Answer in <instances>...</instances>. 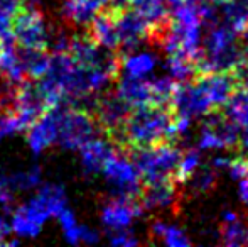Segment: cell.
<instances>
[{
	"instance_id": "cell-1",
	"label": "cell",
	"mask_w": 248,
	"mask_h": 247,
	"mask_svg": "<svg viewBox=\"0 0 248 247\" xmlns=\"http://www.w3.org/2000/svg\"><path fill=\"white\" fill-rule=\"evenodd\" d=\"M174 114L167 107L144 105L128 114L115 146L125 152L149 148L159 142L174 144Z\"/></svg>"
},
{
	"instance_id": "cell-2",
	"label": "cell",
	"mask_w": 248,
	"mask_h": 247,
	"mask_svg": "<svg viewBox=\"0 0 248 247\" xmlns=\"http://www.w3.org/2000/svg\"><path fill=\"white\" fill-rule=\"evenodd\" d=\"M238 31L219 20L208 27V33L202 37V56L196 63L198 73H219L232 71L247 54V48L240 44Z\"/></svg>"
},
{
	"instance_id": "cell-3",
	"label": "cell",
	"mask_w": 248,
	"mask_h": 247,
	"mask_svg": "<svg viewBox=\"0 0 248 247\" xmlns=\"http://www.w3.org/2000/svg\"><path fill=\"white\" fill-rule=\"evenodd\" d=\"M128 154L134 159L142 183L145 185V183L172 178L183 152L170 142H159L149 148L132 149Z\"/></svg>"
},
{
	"instance_id": "cell-4",
	"label": "cell",
	"mask_w": 248,
	"mask_h": 247,
	"mask_svg": "<svg viewBox=\"0 0 248 247\" xmlns=\"http://www.w3.org/2000/svg\"><path fill=\"white\" fill-rule=\"evenodd\" d=\"M51 31L44 14L37 7L22 5L12 17L10 36L16 44L24 49H47L49 51Z\"/></svg>"
},
{
	"instance_id": "cell-5",
	"label": "cell",
	"mask_w": 248,
	"mask_h": 247,
	"mask_svg": "<svg viewBox=\"0 0 248 247\" xmlns=\"http://www.w3.org/2000/svg\"><path fill=\"white\" fill-rule=\"evenodd\" d=\"M101 134L92 112L68 103L61 105L56 144L66 151H78L88 139Z\"/></svg>"
},
{
	"instance_id": "cell-6",
	"label": "cell",
	"mask_w": 248,
	"mask_h": 247,
	"mask_svg": "<svg viewBox=\"0 0 248 247\" xmlns=\"http://www.w3.org/2000/svg\"><path fill=\"white\" fill-rule=\"evenodd\" d=\"M101 175L110 188L111 197L137 198L144 186L134 159L130 158L128 152L122 149H117L107 159V163L101 168Z\"/></svg>"
},
{
	"instance_id": "cell-7",
	"label": "cell",
	"mask_w": 248,
	"mask_h": 247,
	"mask_svg": "<svg viewBox=\"0 0 248 247\" xmlns=\"http://www.w3.org/2000/svg\"><path fill=\"white\" fill-rule=\"evenodd\" d=\"M90 112L95 117L100 131L115 144L122 125L132 112V107L117 92L107 90L96 97Z\"/></svg>"
},
{
	"instance_id": "cell-8",
	"label": "cell",
	"mask_w": 248,
	"mask_h": 247,
	"mask_svg": "<svg viewBox=\"0 0 248 247\" xmlns=\"http://www.w3.org/2000/svg\"><path fill=\"white\" fill-rule=\"evenodd\" d=\"M10 215V231L17 239H34L41 234L43 225L51 218L46 205L37 198V195L31 197L26 203L14 208Z\"/></svg>"
},
{
	"instance_id": "cell-9",
	"label": "cell",
	"mask_w": 248,
	"mask_h": 247,
	"mask_svg": "<svg viewBox=\"0 0 248 247\" xmlns=\"http://www.w3.org/2000/svg\"><path fill=\"white\" fill-rule=\"evenodd\" d=\"M115 12V26L118 34V51L122 54L132 53L140 48L142 43L147 41L150 36V26L130 7H125Z\"/></svg>"
},
{
	"instance_id": "cell-10",
	"label": "cell",
	"mask_w": 248,
	"mask_h": 247,
	"mask_svg": "<svg viewBox=\"0 0 248 247\" xmlns=\"http://www.w3.org/2000/svg\"><path fill=\"white\" fill-rule=\"evenodd\" d=\"M145 214L137 198L110 197L103 203L100 212V220L107 232L130 229L137 218Z\"/></svg>"
},
{
	"instance_id": "cell-11",
	"label": "cell",
	"mask_w": 248,
	"mask_h": 247,
	"mask_svg": "<svg viewBox=\"0 0 248 247\" xmlns=\"http://www.w3.org/2000/svg\"><path fill=\"white\" fill-rule=\"evenodd\" d=\"M174 115H184L189 119L206 115L213 110V105L198 82H183L177 83L169 103Z\"/></svg>"
},
{
	"instance_id": "cell-12",
	"label": "cell",
	"mask_w": 248,
	"mask_h": 247,
	"mask_svg": "<svg viewBox=\"0 0 248 247\" xmlns=\"http://www.w3.org/2000/svg\"><path fill=\"white\" fill-rule=\"evenodd\" d=\"M47 109H49V107H47L46 100H44L43 93H41L39 86H37L36 80L27 78L17 86L12 112L16 114L19 122L22 124L24 131H26L41 114L46 112Z\"/></svg>"
},
{
	"instance_id": "cell-13",
	"label": "cell",
	"mask_w": 248,
	"mask_h": 247,
	"mask_svg": "<svg viewBox=\"0 0 248 247\" xmlns=\"http://www.w3.org/2000/svg\"><path fill=\"white\" fill-rule=\"evenodd\" d=\"M61 105H58L47 109L44 114H41L29 127L27 131V146H29L31 152L34 156L43 154L46 149H49L51 146L56 144L58 139V125H59V115H61Z\"/></svg>"
},
{
	"instance_id": "cell-14",
	"label": "cell",
	"mask_w": 248,
	"mask_h": 247,
	"mask_svg": "<svg viewBox=\"0 0 248 247\" xmlns=\"http://www.w3.org/2000/svg\"><path fill=\"white\" fill-rule=\"evenodd\" d=\"M139 201L147 212L170 210L179 203V183L170 180L145 183L139 193Z\"/></svg>"
},
{
	"instance_id": "cell-15",
	"label": "cell",
	"mask_w": 248,
	"mask_h": 247,
	"mask_svg": "<svg viewBox=\"0 0 248 247\" xmlns=\"http://www.w3.org/2000/svg\"><path fill=\"white\" fill-rule=\"evenodd\" d=\"M110 7V0H62L61 19L71 29H88L92 20Z\"/></svg>"
},
{
	"instance_id": "cell-16",
	"label": "cell",
	"mask_w": 248,
	"mask_h": 247,
	"mask_svg": "<svg viewBox=\"0 0 248 247\" xmlns=\"http://www.w3.org/2000/svg\"><path fill=\"white\" fill-rule=\"evenodd\" d=\"M78 151L83 173L86 176H95L101 173V168L107 163V159L117 151V146L105 134L103 137L100 134H96L92 139H88Z\"/></svg>"
},
{
	"instance_id": "cell-17",
	"label": "cell",
	"mask_w": 248,
	"mask_h": 247,
	"mask_svg": "<svg viewBox=\"0 0 248 247\" xmlns=\"http://www.w3.org/2000/svg\"><path fill=\"white\" fill-rule=\"evenodd\" d=\"M198 85L202 88L206 97L211 102L213 109L215 107H223L236 90L235 80H233L230 71L219 73H198L196 78Z\"/></svg>"
},
{
	"instance_id": "cell-18",
	"label": "cell",
	"mask_w": 248,
	"mask_h": 247,
	"mask_svg": "<svg viewBox=\"0 0 248 247\" xmlns=\"http://www.w3.org/2000/svg\"><path fill=\"white\" fill-rule=\"evenodd\" d=\"M115 92L132 107L152 105V95H150L149 80L142 78H130V76L118 75L115 80Z\"/></svg>"
},
{
	"instance_id": "cell-19",
	"label": "cell",
	"mask_w": 248,
	"mask_h": 247,
	"mask_svg": "<svg viewBox=\"0 0 248 247\" xmlns=\"http://www.w3.org/2000/svg\"><path fill=\"white\" fill-rule=\"evenodd\" d=\"M90 37L96 44L107 48V49L118 51V34L115 26V12L113 9L107 7L90 24Z\"/></svg>"
},
{
	"instance_id": "cell-20",
	"label": "cell",
	"mask_w": 248,
	"mask_h": 247,
	"mask_svg": "<svg viewBox=\"0 0 248 247\" xmlns=\"http://www.w3.org/2000/svg\"><path fill=\"white\" fill-rule=\"evenodd\" d=\"M157 66V56L152 53H137V51H132V53L122 54L120 56V71L118 75L130 76V78H149L152 75V71Z\"/></svg>"
},
{
	"instance_id": "cell-21",
	"label": "cell",
	"mask_w": 248,
	"mask_h": 247,
	"mask_svg": "<svg viewBox=\"0 0 248 247\" xmlns=\"http://www.w3.org/2000/svg\"><path fill=\"white\" fill-rule=\"evenodd\" d=\"M128 7L139 14L150 26V33L166 26L170 19V12L160 0H130Z\"/></svg>"
},
{
	"instance_id": "cell-22",
	"label": "cell",
	"mask_w": 248,
	"mask_h": 247,
	"mask_svg": "<svg viewBox=\"0 0 248 247\" xmlns=\"http://www.w3.org/2000/svg\"><path fill=\"white\" fill-rule=\"evenodd\" d=\"M150 235H152L155 241L164 242L169 247H189L191 241L187 237V234L183 229L176 227V225L166 224L164 220L157 218L150 224Z\"/></svg>"
},
{
	"instance_id": "cell-23",
	"label": "cell",
	"mask_w": 248,
	"mask_h": 247,
	"mask_svg": "<svg viewBox=\"0 0 248 247\" xmlns=\"http://www.w3.org/2000/svg\"><path fill=\"white\" fill-rule=\"evenodd\" d=\"M19 51L26 76L31 80H39L47 71V66H49L51 54L47 53V49H24V48H19Z\"/></svg>"
},
{
	"instance_id": "cell-24",
	"label": "cell",
	"mask_w": 248,
	"mask_h": 247,
	"mask_svg": "<svg viewBox=\"0 0 248 247\" xmlns=\"http://www.w3.org/2000/svg\"><path fill=\"white\" fill-rule=\"evenodd\" d=\"M164 71L176 83L189 82V80L196 78L198 75L196 65L191 60H187V58L181 56V54H170V56H167L166 63H164Z\"/></svg>"
},
{
	"instance_id": "cell-25",
	"label": "cell",
	"mask_w": 248,
	"mask_h": 247,
	"mask_svg": "<svg viewBox=\"0 0 248 247\" xmlns=\"http://www.w3.org/2000/svg\"><path fill=\"white\" fill-rule=\"evenodd\" d=\"M41 180H43L41 168L39 166H31V168L16 171L10 176H7V185L14 193L16 191H32L39 188Z\"/></svg>"
},
{
	"instance_id": "cell-26",
	"label": "cell",
	"mask_w": 248,
	"mask_h": 247,
	"mask_svg": "<svg viewBox=\"0 0 248 247\" xmlns=\"http://www.w3.org/2000/svg\"><path fill=\"white\" fill-rule=\"evenodd\" d=\"M176 85H177V83L174 82L169 75L157 76V78L149 80L150 95H152V105L169 107L170 97H172Z\"/></svg>"
},
{
	"instance_id": "cell-27",
	"label": "cell",
	"mask_w": 248,
	"mask_h": 247,
	"mask_svg": "<svg viewBox=\"0 0 248 247\" xmlns=\"http://www.w3.org/2000/svg\"><path fill=\"white\" fill-rule=\"evenodd\" d=\"M201 166V149H189L186 154H181V159L177 163V168L174 171V181L184 185L189 180V176Z\"/></svg>"
},
{
	"instance_id": "cell-28",
	"label": "cell",
	"mask_w": 248,
	"mask_h": 247,
	"mask_svg": "<svg viewBox=\"0 0 248 247\" xmlns=\"http://www.w3.org/2000/svg\"><path fill=\"white\" fill-rule=\"evenodd\" d=\"M218 235L221 237V242L230 247H238L247 244V227L240 218L233 222H226L223 227L219 229Z\"/></svg>"
},
{
	"instance_id": "cell-29",
	"label": "cell",
	"mask_w": 248,
	"mask_h": 247,
	"mask_svg": "<svg viewBox=\"0 0 248 247\" xmlns=\"http://www.w3.org/2000/svg\"><path fill=\"white\" fill-rule=\"evenodd\" d=\"M187 186H189V191L193 195H202L211 191L216 185V173L213 168H201L196 169L193 175L187 180Z\"/></svg>"
},
{
	"instance_id": "cell-30",
	"label": "cell",
	"mask_w": 248,
	"mask_h": 247,
	"mask_svg": "<svg viewBox=\"0 0 248 247\" xmlns=\"http://www.w3.org/2000/svg\"><path fill=\"white\" fill-rule=\"evenodd\" d=\"M198 148L201 151H211V149H226L223 141L219 139V135L213 131L211 127L202 124L201 125V132H199V139H198Z\"/></svg>"
},
{
	"instance_id": "cell-31",
	"label": "cell",
	"mask_w": 248,
	"mask_h": 247,
	"mask_svg": "<svg viewBox=\"0 0 248 247\" xmlns=\"http://www.w3.org/2000/svg\"><path fill=\"white\" fill-rule=\"evenodd\" d=\"M108 241L115 247H135L140 244V239L130 231V229H122V231L107 232Z\"/></svg>"
},
{
	"instance_id": "cell-32",
	"label": "cell",
	"mask_w": 248,
	"mask_h": 247,
	"mask_svg": "<svg viewBox=\"0 0 248 247\" xmlns=\"http://www.w3.org/2000/svg\"><path fill=\"white\" fill-rule=\"evenodd\" d=\"M230 73H232L233 80H235L236 88H248V51L245 56L233 66V69Z\"/></svg>"
},
{
	"instance_id": "cell-33",
	"label": "cell",
	"mask_w": 248,
	"mask_h": 247,
	"mask_svg": "<svg viewBox=\"0 0 248 247\" xmlns=\"http://www.w3.org/2000/svg\"><path fill=\"white\" fill-rule=\"evenodd\" d=\"M226 169H228L232 180H235V181H240L242 178L248 176V159L247 158H235V159H232Z\"/></svg>"
},
{
	"instance_id": "cell-34",
	"label": "cell",
	"mask_w": 248,
	"mask_h": 247,
	"mask_svg": "<svg viewBox=\"0 0 248 247\" xmlns=\"http://www.w3.org/2000/svg\"><path fill=\"white\" fill-rule=\"evenodd\" d=\"M0 205L5 212L12 210L14 205V191L7 185V176H3L2 173H0Z\"/></svg>"
},
{
	"instance_id": "cell-35",
	"label": "cell",
	"mask_w": 248,
	"mask_h": 247,
	"mask_svg": "<svg viewBox=\"0 0 248 247\" xmlns=\"http://www.w3.org/2000/svg\"><path fill=\"white\" fill-rule=\"evenodd\" d=\"M12 235V231H10V222L7 220L5 215H0V246H5L7 241Z\"/></svg>"
},
{
	"instance_id": "cell-36",
	"label": "cell",
	"mask_w": 248,
	"mask_h": 247,
	"mask_svg": "<svg viewBox=\"0 0 248 247\" xmlns=\"http://www.w3.org/2000/svg\"><path fill=\"white\" fill-rule=\"evenodd\" d=\"M230 161H232V158H228V156H215L211 161V168L213 169H225V168H228Z\"/></svg>"
},
{
	"instance_id": "cell-37",
	"label": "cell",
	"mask_w": 248,
	"mask_h": 247,
	"mask_svg": "<svg viewBox=\"0 0 248 247\" xmlns=\"http://www.w3.org/2000/svg\"><path fill=\"white\" fill-rule=\"evenodd\" d=\"M160 2L166 5V9L169 10V12H174V10H176L179 5H183L186 0H160Z\"/></svg>"
},
{
	"instance_id": "cell-38",
	"label": "cell",
	"mask_w": 248,
	"mask_h": 247,
	"mask_svg": "<svg viewBox=\"0 0 248 247\" xmlns=\"http://www.w3.org/2000/svg\"><path fill=\"white\" fill-rule=\"evenodd\" d=\"M236 218H240L236 212L228 210V208H226V210H223V214H221V222H223V224H226V222H233V220H236Z\"/></svg>"
},
{
	"instance_id": "cell-39",
	"label": "cell",
	"mask_w": 248,
	"mask_h": 247,
	"mask_svg": "<svg viewBox=\"0 0 248 247\" xmlns=\"http://www.w3.org/2000/svg\"><path fill=\"white\" fill-rule=\"evenodd\" d=\"M235 92H236V95L243 100V102L248 103V88H236Z\"/></svg>"
},
{
	"instance_id": "cell-40",
	"label": "cell",
	"mask_w": 248,
	"mask_h": 247,
	"mask_svg": "<svg viewBox=\"0 0 248 247\" xmlns=\"http://www.w3.org/2000/svg\"><path fill=\"white\" fill-rule=\"evenodd\" d=\"M240 34H242V41H243V46H245L247 49H248V24H247L245 27H243V29H242V33H240Z\"/></svg>"
},
{
	"instance_id": "cell-41",
	"label": "cell",
	"mask_w": 248,
	"mask_h": 247,
	"mask_svg": "<svg viewBox=\"0 0 248 247\" xmlns=\"http://www.w3.org/2000/svg\"><path fill=\"white\" fill-rule=\"evenodd\" d=\"M247 244H248V229H247Z\"/></svg>"
},
{
	"instance_id": "cell-42",
	"label": "cell",
	"mask_w": 248,
	"mask_h": 247,
	"mask_svg": "<svg viewBox=\"0 0 248 247\" xmlns=\"http://www.w3.org/2000/svg\"><path fill=\"white\" fill-rule=\"evenodd\" d=\"M0 139H2V135H0Z\"/></svg>"
}]
</instances>
